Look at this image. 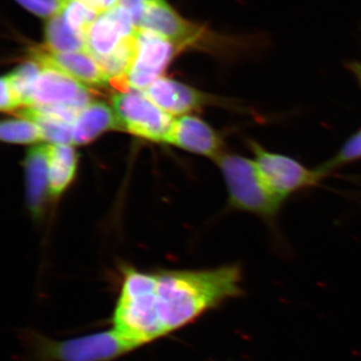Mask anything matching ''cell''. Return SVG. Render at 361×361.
I'll use <instances>...</instances> for the list:
<instances>
[{"instance_id": "obj_1", "label": "cell", "mask_w": 361, "mask_h": 361, "mask_svg": "<svg viewBox=\"0 0 361 361\" xmlns=\"http://www.w3.org/2000/svg\"><path fill=\"white\" fill-rule=\"evenodd\" d=\"M239 265L142 272L126 266L114 329L140 344L167 336L244 294Z\"/></svg>"}, {"instance_id": "obj_2", "label": "cell", "mask_w": 361, "mask_h": 361, "mask_svg": "<svg viewBox=\"0 0 361 361\" xmlns=\"http://www.w3.org/2000/svg\"><path fill=\"white\" fill-rule=\"evenodd\" d=\"M228 191V208L260 218L272 231H277V220L284 201L266 188L253 159L225 152L215 161Z\"/></svg>"}, {"instance_id": "obj_3", "label": "cell", "mask_w": 361, "mask_h": 361, "mask_svg": "<svg viewBox=\"0 0 361 361\" xmlns=\"http://www.w3.org/2000/svg\"><path fill=\"white\" fill-rule=\"evenodd\" d=\"M37 361H111L141 348L116 329L65 341L33 336Z\"/></svg>"}, {"instance_id": "obj_4", "label": "cell", "mask_w": 361, "mask_h": 361, "mask_svg": "<svg viewBox=\"0 0 361 361\" xmlns=\"http://www.w3.org/2000/svg\"><path fill=\"white\" fill-rule=\"evenodd\" d=\"M252 159L266 188L286 201L292 195L318 186L327 176L319 168L311 169L296 159L275 153L252 139L246 140Z\"/></svg>"}, {"instance_id": "obj_5", "label": "cell", "mask_w": 361, "mask_h": 361, "mask_svg": "<svg viewBox=\"0 0 361 361\" xmlns=\"http://www.w3.org/2000/svg\"><path fill=\"white\" fill-rule=\"evenodd\" d=\"M92 101L87 85L61 71L42 66L33 82L26 108L49 111L73 123L78 111Z\"/></svg>"}, {"instance_id": "obj_6", "label": "cell", "mask_w": 361, "mask_h": 361, "mask_svg": "<svg viewBox=\"0 0 361 361\" xmlns=\"http://www.w3.org/2000/svg\"><path fill=\"white\" fill-rule=\"evenodd\" d=\"M111 106L121 130L149 141L164 142L174 116L154 104L142 90H118L111 97Z\"/></svg>"}, {"instance_id": "obj_7", "label": "cell", "mask_w": 361, "mask_h": 361, "mask_svg": "<svg viewBox=\"0 0 361 361\" xmlns=\"http://www.w3.org/2000/svg\"><path fill=\"white\" fill-rule=\"evenodd\" d=\"M182 47L155 33L137 30L135 56L125 78L128 89L142 90L161 77L175 54Z\"/></svg>"}, {"instance_id": "obj_8", "label": "cell", "mask_w": 361, "mask_h": 361, "mask_svg": "<svg viewBox=\"0 0 361 361\" xmlns=\"http://www.w3.org/2000/svg\"><path fill=\"white\" fill-rule=\"evenodd\" d=\"M137 32L134 20L126 7L118 6L101 14L85 32L87 51L97 61L108 58L123 42Z\"/></svg>"}, {"instance_id": "obj_9", "label": "cell", "mask_w": 361, "mask_h": 361, "mask_svg": "<svg viewBox=\"0 0 361 361\" xmlns=\"http://www.w3.org/2000/svg\"><path fill=\"white\" fill-rule=\"evenodd\" d=\"M164 142L214 161L226 152L222 135L205 121L191 115L174 118Z\"/></svg>"}, {"instance_id": "obj_10", "label": "cell", "mask_w": 361, "mask_h": 361, "mask_svg": "<svg viewBox=\"0 0 361 361\" xmlns=\"http://www.w3.org/2000/svg\"><path fill=\"white\" fill-rule=\"evenodd\" d=\"M144 92L161 110L172 116L189 115V113L211 104L240 109V104H227L224 99H217L168 78H159Z\"/></svg>"}, {"instance_id": "obj_11", "label": "cell", "mask_w": 361, "mask_h": 361, "mask_svg": "<svg viewBox=\"0 0 361 361\" xmlns=\"http://www.w3.org/2000/svg\"><path fill=\"white\" fill-rule=\"evenodd\" d=\"M30 58L42 66L61 71L87 87H104L111 82L106 71L87 51H52L42 45L30 49Z\"/></svg>"}, {"instance_id": "obj_12", "label": "cell", "mask_w": 361, "mask_h": 361, "mask_svg": "<svg viewBox=\"0 0 361 361\" xmlns=\"http://www.w3.org/2000/svg\"><path fill=\"white\" fill-rule=\"evenodd\" d=\"M26 198L33 217L44 213L49 195V144H37L28 149L25 160Z\"/></svg>"}, {"instance_id": "obj_13", "label": "cell", "mask_w": 361, "mask_h": 361, "mask_svg": "<svg viewBox=\"0 0 361 361\" xmlns=\"http://www.w3.org/2000/svg\"><path fill=\"white\" fill-rule=\"evenodd\" d=\"M121 130L113 106L94 101L84 106L71 123V142L87 145L108 130Z\"/></svg>"}, {"instance_id": "obj_14", "label": "cell", "mask_w": 361, "mask_h": 361, "mask_svg": "<svg viewBox=\"0 0 361 361\" xmlns=\"http://www.w3.org/2000/svg\"><path fill=\"white\" fill-rule=\"evenodd\" d=\"M78 155L73 145L49 144V195L59 198L75 178Z\"/></svg>"}, {"instance_id": "obj_15", "label": "cell", "mask_w": 361, "mask_h": 361, "mask_svg": "<svg viewBox=\"0 0 361 361\" xmlns=\"http://www.w3.org/2000/svg\"><path fill=\"white\" fill-rule=\"evenodd\" d=\"M44 39V47L52 51H87L85 35L73 30L61 13L47 20Z\"/></svg>"}, {"instance_id": "obj_16", "label": "cell", "mask_w": 361, "mask_h": 361, "mask_svg": "<svg viewBox=\"0 0 361 361\" xmlns=\"http://www.w3.org/2000/svg\"><path fill=\"white\" fill-rule=\"evenodd\" d=\"M18 115L33 121L42 130L47 144H68L71 142V123L61 116L37 108H23Z\"/></svg>"}, {"instance_id": "obj_17", "label": "cell", "mask_w": 361, "mask_h": 361, "mask_svg": "<svg viewBox=\"0 0 361 361\" xmlns=\"http://www.w3.org/2000/svg\"><path fill=\"white\" fill-rule=\"evenodd\" d=\"M0 137L8 144L37 145L44 141L39 126L25 116L2 121Z\"/></svg>"}, {"instance_id": "obj_18", "label": "cell", "mask_w": 361, "mask_h": 361, "mask_svg": "<svg viewBox=\"0 0 361 361\" xmlns=\"http://www.w3.org/2000/svg\"><path fill=\"white\" fill-rule=\"evenodd\" d=\"M361 160V128L350 135L334 157L320 165V170L329 177L344 166Z\"/></svg>"}, {"instance_id": "obj_19", "label": "cell", "mask_w": 361, "mask_h": 361, "mask_svg": "<svg viewBox=\"0 0 361 361\" xmlns=\"http://www.w3.org/2000/svg\"><path fill=\"white\" fill-rule=\"evenodd\" d=\"M61 14L73 30L82 33L85 37L90 26L99 16V13L92 11L82 0H68Z\"/></svg>"}, {"instance_id": "obj_20", "label": "cell", "mask_w": 361, "mask_h": 361, "mask_svg": "<svg viewBox=\"0 0 361 361\" xmlns=\"http://www.w3.org/2000/svg\"><path fill=\"white\" fill-rule=\"evenodd\" d=\"M16 1L35 16L49 20L63 11L66 0H16Z\"/></svg>"}, {"instance_id": "obj_21", "label": "cell", "mask_w": 361, "mask_h": 361, "mask_svg": "<svg viewBox=\"0 0 361 361\" xmlns=\"http://www.w3.org/2000/svg\"><path fill=\"white\" fill-rule=\"evenodd\" d=\"M23 108L18 94L14 92L13 87L9 84L6 75L1 78V101H0V109L4 113H11L18 109Z\"/></svg>"}, {"instance_id": "obj_22", "label": "cell", "mask_w": 361, "mask_h": 361, "mask_svg": "<svg viewBox=\"0 0 361 361\" xmlns=\"http://www.w3.org/2000/svg\"><path fill=\"white\" fill-rule=\"evenodd\" d=\"M82 1L99 16L109 13L120 6V0H82Z\"/></svg>"}, {"instance_id": "obj_23", "label": "cell", "mask_w": 361, "mask_h": 361, "mask_svg": "<svg viewBox=\"0 0 361 361\" xmlns=\"http://www.w3.org/2000/svg\"><path fill=\"white\" fill-rule=\"evenodd\" d=\"M155 1L157 0H120V6L129 8V7L133 6H146V4Z\"/></svg>"}, {"instance_id": "obj_24", "label": "cell", "mask_w": 361, "mask_h": 361, "mask_svg": "<svg viewBox=\"0 0 361 361\" xmlns=\"http://www.w3.org/2000/svg\"><path fill=\"white\" fill-rule=\"evenodd\" d=\"M349 71L353 73V75H355V80H357L358 84H360V87H361V65L360 63H356V61H353V63H348Z\"/></svg>"}, {"instance_id": "obj_25", "label": "cell", "mask_w": 361, "mask_h": 361, "mask_svg": "<svg viewBox=\"0 0 361 361\" xmlns=\"http://www.w3.org/2000/svg\"><path fill=\"white\" fill-rule=\"evenodd\" d=\"M66 1H68V0H66Z\"/></svg>"}, {"instance_id": "obj_26", "label": "cell", "mask_w": 361, "mask_h": 361, "mask_svg": "<svg viewBox=\"0 0 361 361\" xmlns=\"http://www.w3.org/2000/svg\"><path fill=\"white\" fill-rule=\"evenodd\" d=\"M360 65H361V63H360Z\"/></svg>"}]
</instances>
